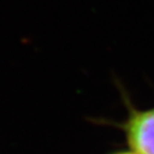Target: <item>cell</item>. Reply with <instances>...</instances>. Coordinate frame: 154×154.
<instances>
[{"instance_id": "cell-2", "label": "cell", "mask_w": 154, "mask_h": 154, "mask_svg": "<svg viewBox=\"0 0 154 154\" xmlns=\"http://www.w3.org/2000/svg\"><path fill=\"white\" fill-rule=\"evenodd\" d=\"M112 154H138V153H136L132 149H130V151H120V152H116V153H112Z\"/></svg>"}, {"instance_id": "cell-1", "label": "cell", "mask_w": 154, "mask_h": 154, "mask_svg": "<svg viewBox=\"0 0 154 154\" xmlns=\"http://www.w3.org/2000/svg\"><path fill=\"white\" fill-rule=\"evenodd\" d=\"M128 109L127 119L118 123L130 149L138 154H154V106L137 109L122 91Z\"/></svg>"}]
</instances>
